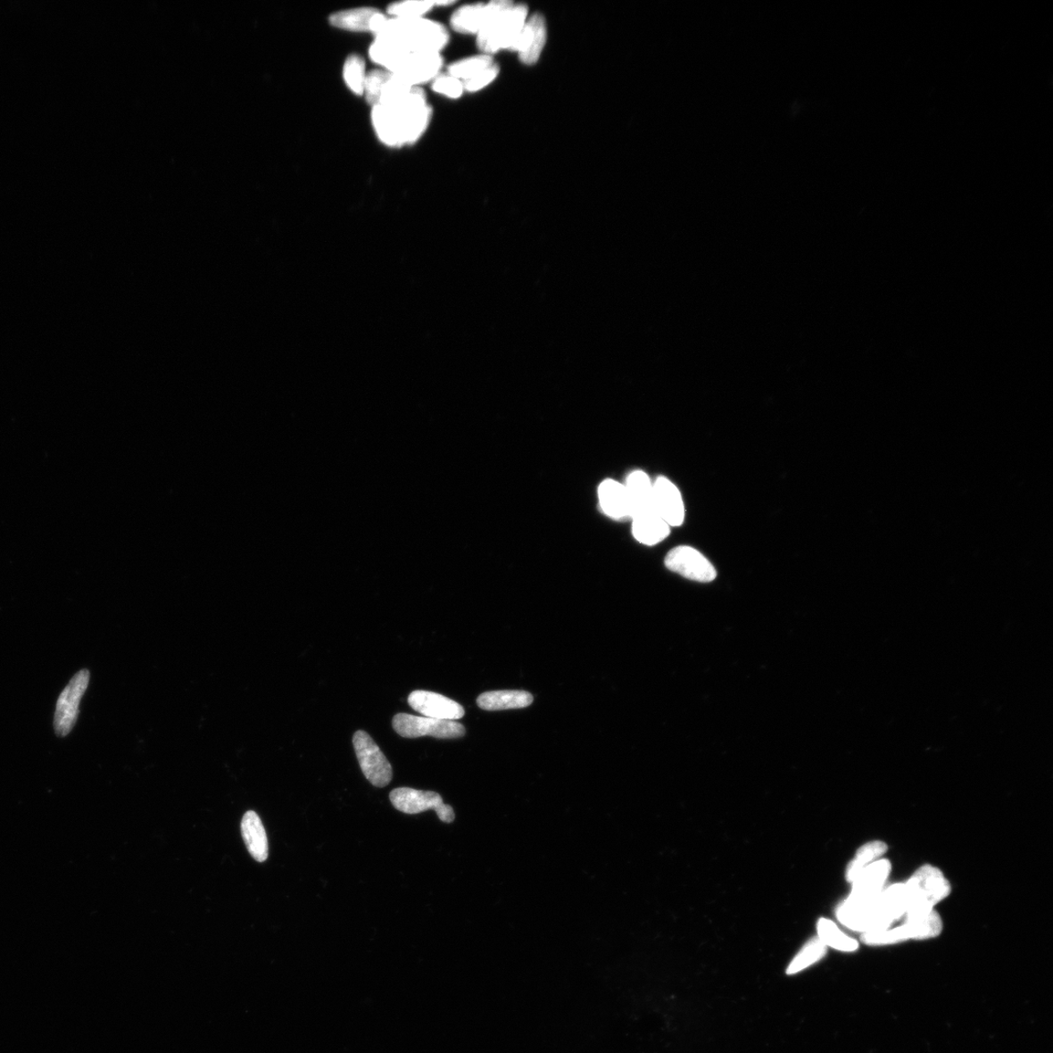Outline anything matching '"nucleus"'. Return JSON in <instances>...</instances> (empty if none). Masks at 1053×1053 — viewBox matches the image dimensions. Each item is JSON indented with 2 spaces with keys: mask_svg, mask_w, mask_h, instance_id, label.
I'll return each instance as SVG.
<instances>
[{
  "mask_svg": "<svg viewBox=\"0 0 1053 1053\" xmlns=\"http://www.w3.org/2000/svg\"><path fill=\"white\" fill-rule=\"evenodd\" d=\"M435 7H441V8L452 6L456 4V2H452V0H438V2H435Z\"/></svg>",
  "mask_w": 1053,
  "mask_h": 1053,
  "instance_id": "36",
  "label": "nucleus"
},
{
  "mask_svg": "<svg viewBox=\"0 0 1053 1053\" xmlns=\"http://www.w3.org/2000/svg\"><path fill=\"white\" fill-rule=\"evenodd\" d=\"M511 4L509 0H496L489 4L462 5L452 14L450 26L456 33L477 36L493 16Z\"/></svg>",
  "mask_w": 1053,
  "mask_h": 1053,
  "instance_id": "13",
  "label": "nucleus"
},
{
  "mask_svg": "<svg viewBox=\"0 0 1053 1053\" xmlns=\"http://www.w3.org/2000/svg\"><path fill=\"white\" fill-rule=\"evenodd\" d=\"M534 699L525 691H494L480 694L478 707L483 710L498 711L530 707Z\"/></svg>",
  "mask_w": 1053,
  "mask_h": 1053,
  "instance_id": "24",
  "label": "nucleus"
},
{
  "mask_svg": "<svg viewBox=\"0 0 1053 1053\" xmlns=\"http://www.w3.org/2000/svg\"><path fill=\"white\" fill-rule=\"evenodd\" d=\"M493 64V61L490 55L481 54L471 56L452 62L447 68V73L463 83L476 77L477 73Z\"/></svg>",
  "mask_w": 1053,
  "mask_h": 1053,
  "instance_id": "31",
  "label": "nucleus"
},
{
  "mask_svg": "<svg viewBox=\"0 0 1053 1053\" xmlns=\"http://www.w3.org/2000/svg\"><path fill=\"white\" fill-rule=\"evenodd\" d=\"M392 77V72L377 68L367 73L363 97L371 108L378 104L385 84Z\"/></svg>",
  "mask_w": 1053,
  "mask_h": 1053,
  "instance_id": "33",
  "label": "nucleus"
},
{
  "mask_svg": "<svg viewBox=\"0 0 1053 1053\" xmlns=\"http://www.w3.org/2000/svg\"><path fill=\"white\" fill-rule=\"evenodd\" d=\"M625 486L631 505L632 518L655 510L652 507V482L646 472L632 471L626 478Z\"/></svg>",
  "mask_w": 1053,
  "mask_h": 1053,
  "instance_id": "22",
  "label": "nucleus"
},
{
  "mask_svg": "<svg viewBox=\"0 0 1053 1053\" xmlns=\"http://www.w3.org/2000/svg\"><path fill=\"white\" fill-rule=\"evenodd\" d=\"M444 68L441 53L409 52L392 73L410 87H421L433 82Z\"/></svg>",
  "mask_w": 1053,
  "mask_h": 1053,
  "instance_id": "10",
  "label": "nucleus"
},
{
  "mask_svg": "<svg viewBox=\"0 0 1053 1053\" xmlns=\"http://www.w3.org/2000/svg\"><path fill=\"white\" fill-rule=\"evenodd\" d=\"M408 703L414 710L428 718L455 721L465 716V709L460 703L433 692H410Z\"/></svg>",
  "mask_w": 1053,
  "mask_h": 1053,
  "instance_id": "16",
  "label": "nucleus"
},
{
  "mask_svg": "<svg viewBox=\"0 0 1053 1053\" xmlns=\"http://www.w3.org/2000/svg\"><path fill=\"white\" fill-rule=\"evenodd\" d=\"M665 562L668 570L693 582L711 583L717 576L708 558L688 545H680L671 550Z\"/></svg>",
  "mask_w": 1053,
  "mask_h": 1053,
  "instance_id": "12",
  "label": "nucleus"
},
{
  "mask_svg": "<svg viewBox=\"0 0 1053 1053\" xmlns=\"http://www.w3.org/2000/svg\"><path fill=\"white\" fill-rule=\"evenodd\" d=\"M376 37H385L396 42L408 52L441 53L450 41L447 28L427 17L418 19H387Z\"/></svg>",
  "mask_w": 1053,
  "mask_h": 1053,
  "instance_id": "1",
  "label": "nucleus"
},
{
  "mask_svg": "<svg viewBox=\"0 0 1053 1053\" xmlns=\"http://www.w3.org/2000/svg\"><path fill=\"white\" fill-rule=\"evenodd\" d=\"M904 886L908 897V918L934 910L935 905L951 892L949 881L939 868L932 866L920 867Z\"/></svg>",
  "mask_w": 1053,
  "mask_h": 1053,
  "instance_id": "3",
  "label": "nucleus"
},
{
  "mask_svg": "<svg viewBox=\"0 0 1053 1053\" xmlns=\"http://www.w3.org/2000/svg\"><path fill=\"white\" fill-rule=\"evenodd\" d=\"M942 929L943 924L940 914L933 910L918 917L908 918L907 923L898 928L862 933L861 941L867 945L881 946L910 940H930L939 936Z\"/></svg>",
  "mask_w": 1053,
  "mask_h": 1053,
  "instance_id": "5",
  "label": "nucleus"
},
{
  "mask_svg": "<svg viewBox=\"0 0 1053 1053\" xmlns=\"http://www.w3.org/2000/svg\"><path fill=\"white\" fill-rule=\"evenodd\" d=\"M388 16L380 9L371 6L341 10L329 16V24L335 29L369 33L376 37L384 28Z\"/></svg>",
  "mask_w": 1053,
  "mask_h": 1053,
  "instance_id": "14",
  "label": "nucleus"
},
{
  "mask_svg": "<svg viewBox=\"0 0 1053 1053\" xmlns=\"http://www.w3.org/2000/svg\"><path fill=\"white\" fill-rule=\"evenodd\" d=\"M435 8L433 0H405L389 4L386 14L394 19H418L427 17Z\"/></svg>",
  "mask_w": 1053,
  "mask_h": 1053,
  "instance_id": "32",
  "label": "nucleus"
},
{
  "mask_svg": "<svg viewBox=\"0 0 1053 1053\" xmlns=\"http://www.w3.org/2000/svg\"><path fill=\"white\" fill-rule=\"evenodd\" d=\"M500 69L497 65H491L485 70H483L476 77L463 82V88L469 93L478 92L485 88L497 79Z\"/></svg>",
  "mask_w": 1053,
  "mask_h": 1053,
  "instance_id": "35",
  "label": "nucleus"
},
{
  "mask_svg": "<svg viewBox=\"0 0 1053 1053\" xmlns=\"http://www.w3.org/2000/svg\"><path fill=\"white\" fill-rule=\"evenodd\" d=\"M546 42V27L543 15L526 19L515 51L523 64L534 65L541 57Z\"/></svg>",
  "mask_w": 1053,
  "mask_h": 1053,
  "instance_id": "18",
  "label": "nucleus"
},
{
  "mask_svg": "<svg viewBox=\"0 0 1053 1053\" xmlns=\"http://www.w3.org/2000/svg\"><path fill=\"white\" fill-rule=\"evenodd\" d=\"M408 51L392 39L376 37L368 49V57L377 68L393 72Z\"/></svg>",
  "mask_w": 1053,
  "mask_h": 1053,
  "instance_id": "25",
  "label": "nucleus"
},
{
  "mask_svg": "<svg viewBox=\"0 0 1053 1053\" xmlns=\"http://www.w3.org/2000/svg\"><path fill=\"white\" fill-rule=\"evenodd\" d=\"M817 929L818 939L826 947L842 952H854L858 949V942L842 933L835 923L828 919H819Z\"/></svg>",
  "mask_w": 1053,
  "mask_h": 1053,
  "instance_id": "28",
  "label": "nucleus"
},
{
  "mask_svg": "<svg viewBox=\"0 0 1053 1053\" xmlns=\"http://www.w3.org/2000/svg\"><path fill=\"white\" fill-rule=\"evenodd\" d=\"M888 846L882 841H873L860 847L846 870V879L854 882L871 863L886 854Z\"/></svg>",
  "mask_w": 1053,
  "mask_h": 1053,
  "instance_id": "27",
  "label": "nucleus"
},
{
  "mask_svg": "<svg viewBox=\"0 0 1053 1053\" xmlns=\"http://www.w3.org/2000/svg\"><path fill=\"white\" fill-rule=\"evenodd\" d=\"M387 108L395 115L404 146L418 143L427 131L434 117L427 93L421 87H414L403 101Z\"/></svg>",
  "mask_w": 1053,
  "mask_h": 1053,
  "instance_id": "4",
  "label": "nucleus"
},
{
  "mask_svg": "<svg viewBox=\"0 0 1053 1053\" xmlns=\"http://www.w3.org/2000/svg\"><path fill=\"white\" fill-rule=\"evenodd\" d=\"M394 731L407 739L420 736H434L436 739H458L465 735L466 729L456 721L439 720L406 713H399L393 720Z\"/></svg>",
  "mask_w": 1053,
  "mask_h": 1053,
  "instance_id": "8",
  "label": "nucleus"
},
{
  "mask_svg": "<svg viewBox=\"0 0 1053 1053\" xmlns=\"http://www.w3.org/2000/svg\"><path fill=\"white\" fill-rule=\"evenodd\" d=\"M826 948L818 937L809 940L795 956L792 962L790 963L786 974L788 975H793L815 965L826 955Z\"/></svg>",
  "mask_w": 1053,
  "mask_h": 1053,
  "instance_id": "30",
  "label": "nucleus"
},
{
  "mask_svg": "<svg viewBox=\"0 0 1053 1053\" xmlns=\"http://www.w3.org/2000/svg\"><path fill=\"white\" fill-rule=\"evenodd\" d=\"M389 799L399 812L406 815H418L434 809L442 823L451 824L456 817L454 809L446 805L436 792L400 787L389 794Z\"/></svg>",
  "mask_w": 1053,
  "mask_h": 1053,
  "instance_id": "7",
  "label": "nucleus"
},
{
  "mask_svg": "<svg viewBox=\"0 0 1053 1053\" xmlns=\"http://www.w3.org/2000/svg\"><path fill=\"white\" fill-rule=\"evenodd\" d=\"M600 508L608 518L618 521L631 520L632 510L625 484L606 479L598 488Z\"/></svg>",
  "mask_w": 1053,
  "mask_h": 1053,
  "instance_id": "19",
  "label": "nucleus"
},
{
  "mask_svg": "<svg viewBox=\"0 0 1053 1053\" xmlns=\"http://www.w3.org/2000/svg\"><path fill=\"white\" fill-rule=\"evenodd\" d=\"M631 520L632 534L642 544L656 545L665 541L670 534L671 526L655 510L635 515Z\"/></svg>",
  "mask_w": 1053,
  "mask_h": 1053,
  "instance_id": "20",
  "label": "nucleus"
},
{
  "mask_svg": "<svg viewBox=\"0 0 1053 1053\" xmlns=\"http://www.w3.org/2000/svg\"><path fill=\"white\" fill-rule=\"evenodd\" d=\"M879 908L884 917L893 923L908 912V897L904 883H894L883 890L877 898Z\"/></svg>",
  "mask_w": 1053,
  "mask_h": 1053,
  "instance_id": "26",
  "label": "nucleus"
},
{
  "mask_svg": "<svg viewBox=\"0 0 1053 1053\" xmlns=\"http://www.w3.org/2000/svg\"><path fill=\"white\" fill-rule=\"evenodd\" d=\"M652 507L670 526H679L684 520V504L676 484L665 477L652 482Z\"/></svg>",
  "mask_w": 1053,
  "mask_h": 1053,
  "instance_id": "15",
  "label": "nucleus"
},
{
  "mask_svg": "<svg viewBox=\"0 0 1053 1053\" xmlns=\"http://www.w3.org/2000/svg\"><path fill=\"white\" fill-rule=\"evenodd\" d=\"M891 871V865L887 859H880L871 863L851 883V892L847 900L858 903L875 900L883 891V884L888 880Z\"/></svg>",
  "mask_w": 1053,
  "mask_h": 1053,
  "instance_id": "17",
  "label": "nucleus"
},
{
  "mask_svg": "<svg viewBox=\"0 0 1053 1053\" xmlns=\"http://www.w3.org/2000/svg\"><path fill=\"white\" fill-rule=\"evenodd\" d=\"M430 87L431 90L435 93L452 100L460 99L463 92H465L462 81L450 76L449 73H446V75L441 73V75L430 83Z\"/></svg>",
  "mask_w": 1053,
  "mask_h": 1053,
  "instance_id": "34",
  "label": "nucleus"
},
{
  "mask_svg": "<svg viewBox=\"0 0 1053 1053\" xmlns=\"http://www.w3.org/2000/svg\"><path fill=\"white\" fill-rule=\"evenodd\" d=\"M836 915L838 920L847 928L862 933L886 930L892 924L884 917L877 899L866 903L846 900L839 905Z\"/></svg>",
  "mask_w": 1053,
  "mask_h": 1053,
  "instance_id": "11",
  "label": "nucleus"
},
{
  "mask_svg": "<svg viewBox=\"0 0 1053 1053\" xmlns=\"http://www.w3.org/2000/svg\"><path fill=\"white\" fill-rule=\"evenodd\" d=\"M241 832L253 858L258 862L266 861L269 858V842L266 830L260 817L253 810H249L242 818Z\"/></svg>",
  "mask_w": 1053,
  "mask_h": 1053,
  "instance_id": "21",
  "label": "nucleus"
},
{
  "mask_svg": "<svg viewBox=\"0 0 1053 1053\" xmlns=\"http://www.w3.org/2000/svg\"><path fill=\"white\" fill-rule=\"evenodd\" d=\"M353 746L367 781L378 788L388 785L393 779V767L372 737L358 731L353 735Z\"/></svg>",
  "mask_w": 1053,
  "mask_h": 1053,
  "instance_id": "6",
  "label": "nucleus"
},
{
  "mask_svg": "<svg viewBox=\"0 0 1053 1053\" xmlns=\"http://www.w3.org/2000/svg\"><path fill=\"white\" fill-rule=\"evenodd\" d=\"M526 19L528 7L513 4L493 16L477 36L482 54L491 56L503 49L515 51Z\"/></svg>",
  "mask_w": 1053,
  "mask_h": 1053,
  "instance_id": "2",
  "label": "nucleus"
},
{
  "mask_svg": "<svg viewBox=\"0 0 1053 1053\" xmlns=\"http://www.w3.org/2000/svg\"><path fill=\"white\" fill-rule=\"evenodd\" d=\"M89 681V671L83 669L70 679L68 686L61 692L54 716V729L58 736L68 735L75 726L79 713V703L87 690Z\"/></svg>",
  "mask_w": 1053,
  "mask_h": 1053,
  "instance_id": "9",
  "label": "nucleus"
},
{
  "mask_svg": "<svg viewBox=\"0 0 1053 1053\" xmlns=\"http://www.w3.org/2000/svg\"><path fill=\"white\" fill-rule=\"evenodd\" d=\"M367 73L366 61L361 55L352 53L345 58L343 67V79L347 89L355 96H363Z\"/></svg>",
  "mask_w": 1053,
  "mask_h": 1053,
  "instance_id": "29",
  "label": "nucleus"
},
{
  "mask_svg": "<svg viewBox=\"0 0 1053 1053\" xmlns=\"http://www.w3.org/2000/svg\"><path fill=\"white\" fill-rule=\"evenodd\" d=\"M371 123L377 138L383 145L393 149L404 146L402 132L391 109L381 104L374 105L371 110Z\"/></svg>",
  "mask_w": 1053,
  "mask_h": 1053,
  "instance_id": "23",
  "label": "nucleus"
}]
</instances>
